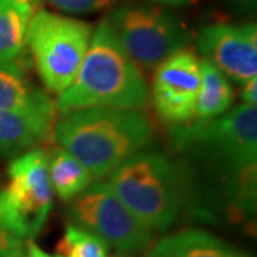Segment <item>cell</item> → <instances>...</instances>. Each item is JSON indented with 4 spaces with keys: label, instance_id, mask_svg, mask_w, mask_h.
<instances>
[{
    "label": "cell",
    "instance_id": "cell-1",
    "mask_svg": "<svg viewBox=\"0 0 257 257\" xmlns=\"http://www.w3.org/2000/svg\"><path fill=\"white\" fill-rule=\"evenodd\" d=\"M170 138L177 152L217 172L229 200L256 192V106L239 104L214 119L173 126Z\"/></svg>",
    "mask_w": 257,
    "mask_h": 257
},
{
    "label": "cell",
    "instance_id": "cell-2",
    "mask_svg": "<svg viewBox=\"0 0 257 257\" xmlns=\"http://www.w3.org/2000/svg\"><path fill=\"white\" fill-rule=\"evenodd\" d=\"M147 101L149 87L140 66L120 45L107 19H103L93 30L74 80L59 94L56 111L63 114L86 107L140 110Z\"/></svg>",
    "mask_w": 257,
    "mask_h": 257
},
{
    "label": "cell",
    "instance_id": "cell-3",
    "mask_svg": "<svg viewBox=\"0 0 257 257\" xmlns=\"http://www.w3.org/2000/svg\"><path fill=\"white\" fill-rule=\"evenodd\" d=\"M60 147L93 179L109 176L153 139V124L139 110L86 107L63 113L55 123Z\"/></svg>",
    "mask_w": 257,
    "mask_h": 257
},
{
    "label": "cell",
    "instance_id": "cell-4",
    "mask_svg": "<svg viewBox=\"0 0 257 257\" xmlns=\"http://www.w3.org/2000/svg\"><path fill=\"white\" fill-rule=\"evenodd\" d=\"M107 183L150 231L169 229L193 194L190 170L153 150H140L126 159L109 175Z\"/></svg>",
    "mask_w": 257,
    "mask_h": 257
},
{
    "label": "cell",
    "instance_id": "cell-5",
    "mask_svg": "<svg viewBox=\"0 0 257 257\" xmlns=\"http://www.w3.org/2000/svg\"><path fill=\"white\" fill-rule=\"evenodd\" d=\"M93 28L73 18L39 10L30 19L26 46L49 92L60 94L74 80L90 46Z\"/></svg>",
    "mask_w": 257,
    "mask_h": 257
},
{
    "label": "cell",
    "instance_id": "cell-6",
    "mask_svg": "<svg viewBox=\"0 0 257 257\" xmlns=\"http://www.w3.org/2000/svg\"><path fill=\"white\" fill-rule=\"evenodd\" d=\"M8 175V184L0 190V227L19 239L33 240L53 206L47 156L32 149L10 163Z\"/></svg>",
    "mask_w": 257,
    "mask_h": 257
},
{
    "label": "cell",
    "instance_id": "cell-7",
    "mask_svg": "<svg viewBox=\"0 0 257 257\" xmlns=\"http://www.w3.org/2000/svg\"><path fill=\"white\" fill-rule=\"evenodd\" d=\"M106 19L127 55L147 70L184 49L190 39L183 25L160 8L124 3Z\"/></svg>",
    "mask_w": 257,
    "mask_h": 257
},
{
    "label": "cell",
    "instance_id": "cell-8",
    "mask_svg": "<svg viewBox=\"0 0 257 257\" xmlns=\"http://www.w3.org/2000/svg\"><path fill=\"white\" fill-rule=\"evenodd\" d=\"M69 217L121 253L143 251L152 243V231L135 217L107 182L92 183L74 197Z\"/></svg>",
    "mask_w": 257,
    "mask_h": 257
},
{
    "label": "cell",
    "instance_id": "cell-9",
    "mask_svg": "<svg viewBox=\"0 0 257 257\" xmlns=\"http://www.w3.org/2000/svg\"><path fill=\"white\" fill-rule=\"evenodd\" d=\"M200 86V60L182 49L157 66L152 99L157 114L172 126L194 119L196 99Z\"/></svg>",
    "mask_w": 257,
    "mask_h": 257
},
{
    "label": "cell",
    "instance_id": "cell-10",
    "mask_svg": "<svg viewBox=\"0 0 257 257\" xmlns=\"http://www.w3.org/2000/svg\"><path fill=\"white\" fill-rule=\"evenodd\" d=\"M197 49L233 82L244 84L257 77L256 23H213L200 30Z\"/></svg>",
    "mask_w": 257,
    "mask_h": 257
},
{
    "label": "cell",
    "instance_id": "cell-11",
    "mask_svg": "<svg viewBox=\"0 0 257 257\" xmlns=\"http://www.w3.org/2000/svg\"><path fill=\"white\" fill-rule=\"evenodd\" d=\"M0 110L55 114V104L26 77L18 60L0 62Z\"/></svg>",
    "mask_w": 257,
    "mask_h": 257
},
{
    "label": "cell",
    "instance_id": "cell-12",
    "mask_svg": "<svg viewBox=\"0 0 257 257\" xmlns=\"http://www.w3.org/2000/svg\"><path fill=\"white\" fill-rule=\"evenodd\" d=\"M55 114L0 110V155H16L50 136Z\"/></svg>",
    "mask_w": 257,
    "mask_h": 257
},
{
    "label": "cell",
    "instance_id": "cell-13",
    "mask_svg": "<svg viewBox=\"0 0 257 257\" xmlns=\"http://www.w3.org/2000/svg\"><path fill=\"white\" fill-rule=\"evenodd\" d=\"M147 257H250L203 230H184L170 234L153 247Z\"/></svg>",
    "mask_w": 257,
    "mask_h": 257
},
{
    "label": "cell",
    "instance_id": "cell-14",
    "mask_svg": "<svg viewBox=\"0 0 257 257\" xmlns=\"http://www.w3.org/2000/svg\"><path fill=\"white\" fill-rule=\"evenodd\" d=\"M233 104L229 79L207 60H200V86L196 99L194 119L209 120L221 116Z\"/></svg>",
    "mask_w": 257,
    "mask_h": 257
},
{
    "label": "cell",
    "instance_id": "cell-15",
    "mask_svg": "<svg viewBox=\"0 0 257 257\" xmlns=\"http://www.w3.org/2000/svg\"><path fill=\"white\" fill-rule=\"evenodd\" d=\"M47 173L52 190L64 202H72L93 182L90 172L62 147L47 157Z\"/></svg>",
    "mask_w": 257,
    "mask_h": 257
},
{
    "label": "cell",
    "instance_id": "cell-16",
    "mask_svg": "<svg viewBox=\"0 0 257 257\" xmlns=\"http://www.w3.org/2000/svg\"><path fill=\"white\" fill-rule=\"evenodd\" d=\"M36 12L16 0H0V62L18 60L26 46V32Z\"/></svg>",
    "mask_w": 257,
    "mask_h": 257
},
{
    "label": "cell",
    "instance_id": "cell-17",
    "mask_svg": "<svg viewBox=\"0 0 257 257\" xmlns=\"http://www.w3.org/2000/svg\"><path fill=\"white\" fill-rule=\"evenodd\" d=\"M55 257H109V244L92 231L69 223L56 246Z\"/></svg>",
    "mask_w": 257,
    "mask_h": 257
},
{
    "label": "cell",
    "instance_id": "cell-18",
    "mask_svg": "<svg viewBox=\"0 0 257 257\" xmlns=\"http://www.w3.org/2000/svg\"><path fill=\"white\" fill-rule=\"evenodd\" d=\"M117 2L119 0H47V3L56 9L79 15L113 9Z\"/></svg>",
    "mask_w": 257,
    "mask_h": 257
},
{
    "label": "cell",
    "instance_id": "cell-19",
    "mask_svg": "<svg viewBox=\"0 0 257 257\" xmlns=\"http://www.w3.org/2000/svg\"><path fill=\"white\" fill-rule=\"evenodd\" d=\"M0 257H25V240L0 227Z\"/></svg>",
    "mask_w": 257,
    "mask_h": 257
},
{
    "label": "cell",
    "instance_id": "cell-20",
    "mask_svg": "<svg viewBox=\"0 0 257 257\" xmlns=\"http://www.w3.org/2000/svg\"><path fill=\"white\" fill-rule=\"evenodd\" d=\"M241 100L244 101L243 104L248 106H256L257 104V77L248 80L243 84L241 89Z\"/></svg>",
    "mask_w": 257,
    "mask_h": 257
},
{
    "label": "cell",
    "instance_id": "cell-21",
    "mask_svg": "<svg viewBox=\"0 0 257 257\" xmlns=\"http://www.w3.org/2000/svg\"><path fill=\"white\" fill-rule=\"evenodd\" d=\"M25 251H26V256L25 257H55L50 256L49 253H46L40 246H37L33 240H29L28 246H26V250H25Z\"/></svg>",
    "mask_w": 257,
    "mask_h": 257
},
{
    "label": "cell",
    "instance_id": "cell-22",
    "mask_svg": "<svg viewBox=\"0 0 257 257\" xmlns=\"http://www.w3.org/2000/svg\"><path fill=\"white\" fill-rule=\"evenodd\" d=\"M159 3H163V5H170V6H179V5H184L190 0H155Z\"/></svg>",
    "mask_w": 257,
    "mask_h": 257
},
{
    "label": "cell",
    "instance_id": "cell-23",
    "mask_svg": "<svg viewBox=\"0 0 257 257\" xmlns=\"http://www.w3.org/2000/svg\"><path fill=\"white\" fill-rule=\"evenodd\" d=\"M234 3H237L239 6H243V8H254L256 5V0H233Z\"/></svg>",
    "mask_w": 257,
    "mask_h": 257
},
{
    "label": "cell",
    "instance_id": "cell-24",
    "mask_svg": "<svg viewBox=\"0 0 257 257\" xmlns=\"http://www.w3.org/2000/svg\"><path fill=\"white\" fill-rule=\"evenodd\" d=\"M113 257H133L130 253H119V254H116V256Z\"/></svg>",
    "mask_w": 257,
    "mask_h": 257
}]
</instances>
